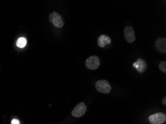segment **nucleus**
<instances>
[{"mask_svg": "<svg viewBox=\"0 0 166 124\" xmlns=\"http://www.w3.org/2000/svg\"><path fill=\"white\" fill-rule=\"evenodd\" d=\"M95 87L97 91L102 94H109L111 90V86L109 81L105 80L96 81Z\"/></svg>", "mask_w": 166, "mask_h": 124, "instance_id": "1", "label": "nucleus"}, {"mask_svg": "<svg viewBox=\"0 0 166 124\" xmlns=\"http://www.w3.org/2000/svg\"><path fill=\"white\" fill-rule=\"evenodd\" d=\"M49 20L57 28H62L65 24L63 17L56 12H53L50 14Z\"/></svg>", "mask_w": 166, "mask_h": 124, "instance_id": "2", "label": "nucleus"}, {"mask_svg": "<svg viewBox=\"0 0 166 124\" xmlns=\"http://www.w3.org/2000/svg\"><path fill=\"white\" fill-rule=\"evenodd\" d=\"M149 121L151 124H162L166 121V115L162 112H157L149 117Z\"/></svg>", "mask_w": 166, "mask_h": 124, "instance_id": "3", "label": "nucleus"}, {"mask_svg": "<svg viewBox=\"0 0 166 124\" xmlns=\"http://www.w3.org/2000/svg\"><path fill=\"white\" fill-rule=\"evenodd\" d=\"M87 110V106L84 103L81 102L77 104L72 111V115L76 118H80L86 113Z\"/></svg>", "mask_w": 166, "mask_h": 124, "instance_id": "4", "label": "nucleus"}, {"mask_svg": "<svg viewBox=\"0 0 166 124\" xmlns=\"http://www.w3.org/2000/svg\"><path fill=\"white\" fill-rule=\"evenodd\" d=\"M100 65L99 57L96 56H92L86 60V66L88 69L96 70Z\"/></svg>", "mask_w": 166, "mask_h": 124, "instance_id": "5", "label": "nucleus"}, {"mask_svg": "<svg viewBox=\"0 0 166 124\" xmlns=\"http://www.w3.org/2000/svg\"><path fill=\"white\" fill-rule=\"evenodd\" d=\"M125 39L129 43H133L136 40L135 31L132 27L127 26L125 27L123 30Z\"/></svg>", "mask_w": 166, "mask_h": 124, "instance_id": "6", "label": "nucleus"}, {"mask_svg": "<svg viewBox=\"0 0 166 124\" xmlns=\"http://www.w3.org/2000/svg\"><path fill=\"white\" fill-rule=\"evenodd\" d=\"M155 46L157 51L161 53H166V38L165 37H160L157 39L155 43Z\"/></svg>", "mask_w": 166, "mask_h": 124, "instance_id": "7", "label": "nucleus"}, {"mask_svg": "<svg viewBox=\"0 0 166 124\" xmlns=\"http://www.w3.org/2000/svg\"><path fill=\"white\" fill-rule=\"evenodd\" d=\"M133 66L140 73H143L147 68V64L145 60L139 58L133 64Z\"/></svg>", "mask_w": 166, "mask_h": 124, "instance_id": "8", "label": "nucleus"}, {"mask_svg": "<svg viewBox=\"0 0 166 124\" xmlns=\"http://www.w3.org/2000/svg\"><path fill=\"white\" fill-rule=\"evenodd\" d=\"M111 39L109 36L106 35H102L98 38V45L101 48H103L111 43Z\"/></svg>", "mask_w": 166, "mask_h": 124, "instance_id": "9", "label": "nucleus"}, {"mask_svg": "<svg viewBox=\"0 0 166 124\" xmlns=\"http://www.w3.org/2000/svg\"><path fill=\"white\" fill-rule=\"evenodd\" d=\"M27 44V40L26 38L20 37L16 41V45L18 47L20 48H24Z\"/></svg>", "mask_w": 166, "mask_h": 124, "instance_id": "10", "label": "nucleus"}, {"mask_svg": "<svg viewBox=\"0 0 166 124\" xmlns=\"http://www.w3.org/2000/svg\"><path fill=\"white\" fill-rule=\"evenodd\" d=\"M159 68L162 72L166 73V61H162L159 65Z\"/></svg>", "mask_w": 166, "mask_h": 124, "instance_id": "11", "label": "nucleus"}, {"mask_svg": "<svg viewBox=\"0 0 166 124\" xmlns=\"http://www.w3.org/2000/svg\"><path fill=\"white\" fill-rule=\"evenodd\" d=\"M11 124H20V122L18 119H13L11 121Z\"/></svg>", "mask_w": 166, "mask_h": 124, "instance_id": "12", "label": "nucleus"}, {"mask_svg": "<svg viewBox=\"0 0 166 124\" xmlns=\"http://www.w3.org/2000/svg\"><path fill=\"white\" fill-rule=\"evenodd\" d=\"M162 103H163V104H164V105H166V97H165L162 100Z\"/></svg>", "mask_w": 166, "mask_h": 124, "instance_id": "13", "label": "nucleus"}]
</instances>
